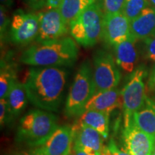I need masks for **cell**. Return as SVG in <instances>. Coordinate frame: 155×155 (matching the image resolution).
Listing matches in <instances>:
<instances>
[{
	"label": "cell",
	"mask_w": 155,
	"mask_h": 155,
	"mask_svg": "<svg viewBox=\"0 0 155 155\" xmlns=\"http://www.w3.org/2000/svg\"><path fill=\"white\" fill-rule=\"evenodd\" d=\"M68 74L65 67L32 66L24 83L29 101L45 111H58L63 102Z\"/></svg>",
	"instance_id": "obj_1"
},
{
	"label": "cell",
	"mask_w": 155,
	"mask_h": 155,
	"mask_svg": "<svg viewBox=\"0 0 155 155\" xmlns=\"http://www.w3.org/2000/svg\"><path fill=\"white\" fill-rule=\"evenodd\" d=\"M76 42L70 37L36 42L23 51L19 61L31 66L71 67L78 58Z\"/></svg>",
	"instance_id": "obj_2"
},
{
	"label": "cell",
	"mask_w": 155,
	"mask_h": 155,
	"mask_svg": "<svg viewBox=\"0 0 155 155\" xmlns=\"http://www.w3.org/2000/svg\"><path fill=\"white\" fill-rule=\"evenodd\" d=\"M59 127L56 116L42 109L32 110L21 118L16 141L32 147L42 146Z\"/></svg>",
	"instance_id": "obj_3"
},
{
	"label": "cell",
	"mask_w": 155,
	"mask_h": 155,
	"mask_svg": "<svg viewBox=\"0 0 155 155\" xmlns=\"http://www.w3.org/2000/svg\"><path fill=\"white\" fill-rule=\"evenodd\" d=\"M96 91L91 63L86 60L79 66L71 86L64 109L65 116L77 118L81 115Z\"/></svg>",
	"instance_id": "obj_4"
},
{
	"label": "cell",
	"mask_w": 155,
	"mask_h": 155,
	"mask_svg": "<svg viewBox=\"0 0 155 155\" xmlns=\"http://www.w3.org/2000/svg\"><path fill=\"white\" fill-rule=\"evenodd\" d=\"M104 17L101 4L93 3L71 23V35L77 43L84 48L96 45L103 38Z\"/></svg>",
	"instance_id": "obj_5"
},
{
	"label": "cell",
	"mask_w": 155,
	"mask_h": 155,
	"mask_svg": "<svg viewBox=\"0 0 155 155\" xmlns=\"http://www.w3.org/2000/svg\"><path fill=\"white\" fill-rule=\"evenodd\" d=\"M147 75L143 65L137 67L131 73L128 82L121 91L124 114V127L129 125L134 114L140 110L146 101L144 78Z\"/></svg>",
	"instance_id": "obj_6"
},
{
	"label": "cell",
	"mask_w": 155,
	"mask_h": 155,
	"mask_svg": "<svg viewBox=\"0 0 155 155\" xmlns=\"http://www.w3.org/2000/svg\"><path fill=\"white\" fill-rule=\"evenodd\" d=\"M94 78L96 91L117 88L121 72L115 58L105 50H98L93 55Z\"/></svg>",
	"instance_id": "obj_7"
},
{
	"label": "cell",
	"mask_w": 155,
	"mask_h": 155,
	"mask_svg": "<svg viewBox=\"0 0 155 155\" xmlns=\"http://www.w3.org/2000/svg\"><path fill=\"white\" fill-rule=\"evenodd\" d=\"M39 27L38 14L17 9L11 21L9 38L15 45H27L36 40Z\"/></svg>",
	"instance_id": "obj_8"
},
{
	"label": "cell",
	"mask_w": 155,
	"mask_h": 155,
	"mask_svg": "<svg viewBox=\"0 0 155 155\" xmlns=\"http://www.w3.org/2000/svg\"><path fill=\"white\" fill-rule=\"evenodd\" d=\"M39 15V32L36 42H43L64 38L70 32L59 9H47Z\"/></svg>",
	"instance_id": "obj_9"
},
{
	"label": "cell",
	"mask_w": 155,
	"mask_h": 155,
	"mask_svg": "<svg viewBox=\"0 0 155 155\" xmlns=\"http://www.w3.org/2000/svg\"><path fill=\"white\" fill-rule=\"evenodd\" d=\"M122 141L124 150L130 155H152L155 147V138L141 130L134 123L124 127Z\"/></svg>",
	"instance_id": "obj_10"
},
{
	"label": "cell",
	"mask_w": 155,
	"mask_h": 155,
	"mask_svg": "<svg viewBox=\"0 0 155 155\" xmlns=\"http://www.w3.org/2000/svg\"><path fill=\"white\" fill-rule=\"evenodd\" d=\"M131 36V22L123 13H104L103 39L108 45L114 47Z\"/></svg>",
	"instance_id": "obj_11"
},
{
	"label": "cell",
	"mask_w": 155,
	"mask_h": 155,
	"mask_svg": "<svg viewBox=\"0 0 155 155\" xmlns=\"http://www.w3.org/2000/svg\"><path fill=\"white\" fill-rule=\"evenodd\" d=\"M73 145L90 155H102L104 139L96 129L75 122L72 126Z\"/></svg>",
	"instance_id": "obj_12"
},
{
	"label": "cell",
	"mask_w": 155,
	"mask_h": 155,
	"mask_svg": "<svg viewBox=\"0 0 155 155\" xmlns=\"http://www.w3.org/2000/svg\"><path fill=\"white\" fill-rule=\"evenodd\" d=\"M73 144V129L68 125L58 127L41 147L45 155H65Z\"/></svg>",
	"instance_id": "obj_13"
},
{
	"label": "cell",
	"mask_w": 155,
	"mask_h": 155,
	"mask_svg": "<svg viewBox=\"0 0 155 155\" xmlns=\"http://www.w3.org/2000/svg\"><path fill=\"white\" fill-rule=\"evenodd\" d=\"M121 107H122L121 91L115 88L96 91L87 103L84 111L86 110H96L111 115V112Z\"/></svg>",
	"instance_id": "obj_14"
},
{
	"label": "cell",
	"mask_w": 155,
	"mask_h": 155,
	"mask_svg": "<svg viewBox=\"0 0 155 155\" xmlns=\"http://www.w3.org/2000/svg\"><path fill=\"white\" fill-rule=\"evenodd\" d=\"M137 41L131 36L114 47L116 63L119 68L126 73H131L136 69L135 65L138 61V52L136 46Z\"/></svg>",
	"instance_id": "obj_15"
},
{
	"label": "cell",
	"mask_w": 155,
	"mask_h": 155,
	"mask_svg": "<svg viewBox=\"0 0 155 155\" xmlns=\"http://www.w3.org/2000/svg\"><path fill=\"white\" fill-rule=\"evenodd\" d=\"M131 35L137 40L155 36V8L148 7L131 21Z\"/></svg>",
	"instance_id": "obj_16"
},
{
	"label": "cell",
	"mask_w": 155,
	"mask_h": 155,
	"mask_svg": "<svg viewBox=\"0 0 155 155\" xmlns=\"http://www.w3.org/2000/svg\"><path fill=\"white\" fill-rule=\"evenodd\" d=\"M132 121L139 129L155 138V101L147 97L144 106L134 114Z\"/></svg>",
	"instance_id": "obj_17"
},
{
	"label": "cell",
	"mask_w": 155,
	"mask_h": 155,
	"mask_svg": "<svg viewBox=\"0 0 155 155\" xmlns=\"http://www.w3.org/2000/svg\"><path fill=\"white\" fill-rule=\"evenodd\" d=\"M109 118L110 115L104 112L96 110H86L77 117L75 121L92 127L106 139L109 134Z\"/></svg>",
	"instance_id": "obj_18"
},
{
	"label": "cell",
	"mask_w": 155,
	"mask_h": 155,
	"mask_svg": "<svg viewBox=\"0 0 155 155\" xmlns=\"http://www.w3.org/2000/svg\"><path fill=\"white\" fill-rule=\"evenodd\" d=\"M6 98L12 119L19 116L28 105L29 99L24 83L15 81Z\"/></svg>",
	"instance_id": "obj_19"
},
{
	"label": "cell",
	"mask_w": 155,
	"mask_h": 155,
	"mask_svg": "<svg viewBox=\"0 0 155 155\" xmlns=\"http://www.w3.org/2000/svg\"><path fill=\"white\" fill-rule=\"evenodd\" d=\"M93 3L94 0H62L58 9L65 22L70 26L71 23Z\"/></svg>",
	"instance_id": "obj_20"
},
{
	"label": "cell",
	"mask_w": 155,
	"mask_h": 155,
	"mask_svg": "<svg viewBox=\"0 0 155 155\" xmlns=\"http://www.w3.org/2000/svg\"><path fill=\"white\" fill-rule=\"evenodd\" d=\"M17 80L15 71L9 66L1 63L0 71V98H6L9 91Z\"/></svg>",
	"instance_id": "obj_21"
},
{
	"label": "cell",
	"mask_w": 155,
	"mask_h": 155,
	"mask_svg": "<svg viewBox=\"0 0 155 155\" xmlns=\"http://www.w3.org/2000/svg\"><path fill=\"white\" fill-rule=\"evenodd\" d=\"M150 5L148 0H126L122 13L131 22Z\"/></svg>",
	"instance_id": "obj_22"
},
{
	"label": "cell",
	"mask_w": 155,
	"mask_h": 155,
	"mask_svg": "<svg viewBox=\"0 0 155 155\" xmlns=\"http://www.w3.org/2000/svg\"><path fill=\"white\" fill-rule=\"evenodd\" d=\"M101 6L105 14L122 12L126 0H101Z\"/></svg>",
	"instance_id": "obj_23"
},
{
	"label": "cell",
	"mask_w": 155,
	"mask_h": 155,
	"mask_svg": "<svg viewBox=\"0 0 155 155\" xmlns=\"http://www.w3.org/2000/svg\"><path fill=\"white\" fill-rule=\"evenodd\" d=\"M10 25L11 21L7 14V8L5 6L1 5L0 7V34H1L2 41L5 38L9 28H10Z\"/></svg>",
	"instance_id": "obj_24"
},
{
	"label": "cell",
	"mask_w": 155,
	"mask_h": 155,
	"mask_svg": "<svg viewBox=\"0 0 155 155\" xmlns=\"http://www.w3.org/2000/svg\"><path fill=\"white\" fill-rule=\"evenodd\" d=\"M142 41L145 58L149 61L155 62V36L144 39Z\"/></svg>",
	"instance_id": "obj_25"
},
{
	"label": "cell",
	"mask_w": 155,
	"mask_h": 155,
	"mask_svg": "<svg viewBox=\"0 0 155 155\" xmlns=\"http://www.w3.org/2000/svg\"><path fill=\"white\" fill-rule=\"evenodd\" d=\"M102 155H130L124 150H121L118 147L113 139H110L106 146H104Z\"/></svg>",
	"instance_id": "obj_26"
},
{
	"label": "cell",
	"mask_w": 155,
	"mask_h": 155,
	"mask_svg": "<svg viewBox=\"0 0 155 155\" xmlns=\"http://www.w3.org/2000/svg\"><path fill=\"white\" fill-rule=\"evenodd\" d=\"M10 119L11 116L9 111L7 98H1L0 100V124H1V127L3 128L5 127V125Z\"/></svg>",
	"instance_id": "obj_27"
},
{
	"label": "cell",
	"mask_w": 155,
	"mask_h": 155,
	"mask_svg": "<svg viewBox=\"0 0 155 155\" xmlns=\"http://www.w3.org/2000/svg\"><path fill=\"white\" fill-rule=\"evenodd\" d=\"M30 8L34 10H39L45 7L47 0H25Z\"/></svg>",
	"instance_id": "obj_28"
},
{
	"label": "cell",
	"mask_w": 155,
	"mask_h": 155,
	"mask_svg": "<svg viewBox=\"0 0 155 155\" xmlns=\"http://www.w3.org/2000/svg\"><path fill=\"white\" fill-rule=\"evenodd\" d=\"M13 155H45L42 151L41 147H38L34 150L29 151H24V152H17Z\"/></svg>",
	"instance_id": "obj_29"
},
{
	"label": "cell",
	"mask_w": 155,
	"mask_h": 155,
	"mask_svg": "<svg viewBox=\"0 0 155 155\" xmlns=\"http://www.w3.org/2000/svg\"><path fill=\"white\" fill-rule=\"evenodd\" d=\"M148 88L150 91H155V65L153 68L152 72H151L150 75V78H149L148 80Z\"/></svg>",
	"instance_id": "obj_30"
},
{
	"label": "cell",
	"mask_w": 155,
	"mask_h": 155,
	"mask_svg": "<svg viewBox=\"0 0 155 155\" xmlns=\"http://www.w3.org/2000/svg\"><path fill=\"white\" fill-rule=\"evenodd\" d=\"M62 0H47L45 8L46 9H55L58 8L61 5Z\"/></svg>",
	"instance_id": "obj_31"
},
{
	"label": "cell",
	"mask_w": 155,
	"mask_h": 155,
	"mask_svg": "<svg viewBox=\"0 0 155 155\" xmlns=\"http://www.w3.org/2000/svg\"><path fill=\"white\" fill-rule=\"evenodd\" d=\"M69 155H90L87 154L86 152H85L84 151L81 150V149L78 148V147H75L72 145L71 151H70Z\"/></svg>",
	"instance_id": "obj_32"
},
{
	"label": "cell",
	"mask_w": 155,
	"mask_h": 155,
	"mask_svg": "<svg viewBox=\"0 0 155 155\" xmlns=\"http://www.w3.org/2000/svg\"><path fill=\"white\" fill-rule=\"evenodd\" d=\"M0 2H1V5L5 6V7L8 8L12 7V5L14 4L15 0H0Z\"/></svg>",
	"instance_id": "obj_33"
},
{
	"label": "cell",
	"mask_w": 155,
	"mask_h": 155,
	"mask_svg": "<svg viewBox=\"0 0 155 155\" xmlns=\"http://www.w3.org/2000/svg\"><path fill=\"white\" fill-rule=\"evenodd\" d=\"M149 2L151 5H152L153 7H154L155 8V0H148Z\"/></svg>",
	"instance_id": "obj_34"
},
{
	"label": "cell",
	"mask_w": 155,
	"mask_h": 155,
	"mask_svg": "<svg viewBox=\"0 0 155 155\" xmlns=\"http://www.w3.org/2000/svg\"><path fill=\"white\" fill-rule=\"evenodd\" d=\"M94 2H98V3L101 4V0H94Z\"/></svg>",
	"instance_id": "obj_35"
},
{
	"label": "cell",
	"mask_w": 155,
	"mask_h": 155,
	"mask_svg": "<svg viewBox=\"0 0 155 155\" xmlns=\"http://www.w3.org/2000/svg\"><path fill=\"white\" fill-rule=\"evenodd\" d=\"M152 155H155V147H154V151H153Z\"/></svg>",
	"instance_id": "obj_36"
},
{
	"label": "cell",
	"mask_w": 155,
	"mask_h": 155,
	"mask_svg": "<svg viewBox=\"0 0 155 155\" xmlns=\"http://www.w3.org/2000/svg\"><path fill=\"white\" fill-rule=\"evenodd\" d=\"M70 151H71V150H70ZM69 153H70V152H68V153H67V154H65V155H69Z\"/></svg>",
	"instance_id": "obj_37"
},
{
	"label": "cell",
	"mask_w": 155,
	"mask_h": 155,
	"mask_svg": "<svg viewBox=\"0 0 155 155\" xmlns=\"http://www.w3.org/2000/svg\"><path fill=\"white\" fill-rule=\"evenodd\" d=\"M154 96H155V94H154Z\"/></svg>",
	"instance_id": "obj_38"
}]
</instances>
